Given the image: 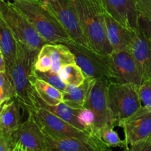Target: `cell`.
<instances>
[{"mask_svg":"<svg viewBox=\"0 0 151 151\" xmlns=\"http://www.w3.org/2000/svg\"><path fill=\"white\" fill-rule=\"evenodd\" d=\"M4 102H5V100H4V98H3V97L0 95V109H1V106H2L3 103H4Z\"/></svg>","mask_w":151,"mask_h":151,"instance_id":"34","label":"cell"},{"mask_svg":"<svg viewBox=\"0 0 151 151\" xmlns=\"http://www.w3.org/2000/svg\"><path fill=\"white\" fill-rule=\"evenodd\" d=\"M27 119L21 124L17 131L12 135L13 145H20L24 151H45V136L34 118L30 111H28Z\"/></svg>","mask_w":151,"mask_h":151,"instance_id":"10","label":"cell"},{"mask_svg":"<svg viewBox=\"0 0 151 151\" xmlns=\"http://www.w3.org/2000/svg\"><path fill=\"white\" fill-rule=\"evenodd\" d=\"M32 75H35L37 78L43 80L47 83L50 84L52 86L55 87L63 92L66 87V84L63 82L60 78L58 73L52 72V70H49L47 72H39V71L32 70Z\"/></svg>","mask_w":151,"mask_h":151,"instance_id":"24","label":"cell"},{"mask_svg":"<svg viewBox=\"0 0 151 151\" xmlns=\"http://www.w3.org/2000/svg\"><path fill=\"white\" fill-rule=\"evenodd\" d=\"M92 80V78L86 77L83 83L81 86H66V88L63 91V103L72 109H83Z\"/></svg>","mask_w":151,"mask_h":151,"instance_id":"19","label":"cell"},{"mask_svg":"<svg viewBox=\"0 0 151 151\" xmlns=\"http://www.w3.org/2000/svg\"><path fill=\"white\" fill-rule=\"evenodd\" d=\"M0 49L4 55L6 72H8L15 60L17 41L8 27L0 17Z\"/></svg>","mask_w":151,"mask_h":151,"instance_id":"20","label":"cell"},{"mask_svg":"<svg viewBox=\"0 0 151 151\" xmlns=\"http://www.w3.org/2000/svg\"><path fill=\"white\" fill-rule=\"evenodd\" d=\"M131 52L144 79H151V43L139 29L135 31Z\"/></svg>","mask_w":151,"mask_h":151,"instance_id":"15","label":"cell"},{"mask_svg":"<svg viewBox=\"0 0 151 151\" xmlns=\"http://www.w3.org/2000/svg\"><path fill=\"white\" fill-rule=\"evenodd\" d=\"M0 71L1 72H4L6 71V66H5V61H4V55H3L2 52L0 49Z\"/></svg>","mask_w":151,"mask_h":151,"instance_id":"32","label":"cell"},{"mask_svg":"<svg viewBox=\"0 0 151 151\" xmlns=\"http://www.w3.org/2000/svg\"><path fill=\"white\" fill-rule=\"evenodd\" d=\"M110 81L139 86L144 81L141 70L130 50L114 51L109 55Z\"/></svg>","mask_w":151,"mask_h":151,"instance_id":"9","label":"cell"},{"mask_svg":"<svg viewBox=\"0 0 151 151\" xmlns=\"http://www.w3.org/2000/svg\"><path fill=\"white\" fill-rule=\"evenodd\" d=\"M20 103L16 98L7 100L3 103L0 110V131L12 137L20 127L22 122Z\"/></svg>","mask_w":151,"mask_h":151,"instance_id":"16","label":"cell"},{"mask_svg":"<svg viewBox=\"0 0 151 151\" xmlns=\"http://www.w3.org/2000/svg\"><path fill=\"white\" fill-rule=\"evenodd\" d=\"M13 146L11 137L0 131V151H11Z\"/></svg>","mask_w":151,"mask_h":151,"instance_id":"30","label":"cell"},{"mask_svg":"<svg viewBox=\"0 0 151 151\" xmlns=\"http://www.w3.org/2000/svg\"><path fill=\"white\" fill-rule=\"evenodd\" d=\"M33 114L44 135L52 138L91 139L96 137L88 131H81L42 108L28 109Z\"/></svg>","mask_w":151,"mask_h":151,"instance_id":"8","label":"cell"},{"mask_svg":"<svg viewBox=\"0 0 151 151\" xmlns=\"http://www.w3.org/2000/svg\"><path fill=\"white\" fill-rule=\"evenodd\" d=\"M0 17L18 42L37 52L47 44L37 33L26 16L10 1L0 0Z\"/></svg>","mask_w":151,"mask_h":151,"instance_id":"5","label":"cell"},{"mask_svg":"<svg viewBox=\"0 0 151 151\" xmlns=\"http://www.w3.org/2000/svg\"><path fill=\"white\" fill-rule=\"evenodd\" d=\"M0 95L5 101L10 99L16 98L11 79L6 71H0Z\"/></svg>","mask_w":151,"mask_h":151,"instance_id":"25","label":"cell"},{"mask_svg":"<svg viewBox=\"0 0 151 151\" xmlns=\"http://www.w3.org/2000/svg\"><path fill=\"white\" fill-rule=\"evenodd\" d=\"M139 95L142 106L151 109V79H145L139 86Z\"/></svg>","mask_w":151,"mask_h":151,"instance_id":"26","label":"cell"},{"mask_svg":"<svg viewBox=\"0 0 151 151\" xmlns=\"http://www.w3.org/2000/svg\"><path fill=\"white\" fill-rule=\"evenodd\" d=\"M38 52L17 41V49L15 60L11 68L7 72L11 79L15 97L20 103L22 109L26 110L32 109L31 94L33 91L29 78L32 74L33 63Z\"/></svg>","mask_w":151,"mask_h":151,"instance_id":"3","label":"cell"},{"mask_svg":"<svg viewBox=\"0 0 151 151\" xmlns=\"http://www.w3.org/2000/svg\"><path fill=\"white\" fill-rule=\"evenodd\" d=\"M11 151H24V150L22 148L20 145L18 144V143H16V144H14V146H13V149H12Z\"/></svg>","mask_w":151,"mask_h":151,"instance_id":"33","label":"cell"},{"mask_svg":"<svg viewBox=\"0 0 151 151\" xmlns=\"http://www.w3.org/2000/svg\"><path fill=\"white\" fill-rule=\"evenodd\" d=\"M12 3L26 16L46 42L67 44L73 41L61 24L40 0H16Z\"/></svg>","mask_w":151,"mask_h":151,"instance_id":"2","label":"cell"},{"mask_svg":"<svg viewBox=\"0 0 151 151\" xmlns=\"http://www.w3.org/2000/svg\"><path fill=\"white\" fill-rule=\"evenodd\" d=\"M109 80L106 78L93 79L90 84L84 108L91 110L95 116L94 136L100 138L101 131L106 127H114L108 97Z\"/></svg>","mask_w":151,"mask_h":151,"instance_id":"6","label":"cell"},{"mask_svg":"<svg viewBox=\"0 0 151 151\" xmlns=\"http://www.w3.org/2000/svg\"><path fill=\"white\" fill-rule=\"evenodd\" d=\"M137 7L138 10L151 16V0H137Z\"/></svg>","mask_w":151,"mask_h":151,"instance_id":"31","label":"cell"},{"mask_svg":"<svg viewBox=\"0 0 151 151\" xmlns=\"http://www.w3.org/2000/svg\"><path fill=\"white\" fill-rule=\"evenodd\" d=\"M139 11V29L145 35L151 43V16L145 13Z\"/></svg>","mask_w":151,"mask_h":151,"instance_id":"28","label":"cell"},{"mask_svg":"<svg viewBox=\"0 0 151 151\" xmlns=\"http://www.w3.org/2000/svg\"><path fill=\"white\" fill-rule=\"evenodd\" d=\"M40 51L50 56L52 61L51 70L55 73L58 74L61 68L66 65L75 63V55L65 44L47 43L43 46Z\"/></svg>","mask_w":151,"mask_h":151,"instance_id":"18","label":"cell"},{"mask_svg":"<svg viewBox=\"0 0 151 151\" xmlns=\"http://www.w3.org/2000/svg\"><path fill=\"white\" fill-rule=\"evenodd\" d=\"M58 75L66 85L77 86L83 83L86 78L82 69L76 63H72L62 67L58 72Z\"/></svg>","mask_w":151,"mask_h":151,"instance_id":"22","label":"cell"},{"mask_svg":"<svg viewBox=\"0 0 151 151\" xmlns=\"http://www.w3.org/2000/svg\"><path fill=\"white\" fill-rule=\"evenodd\" d=\"M100 138L109 147H118L125 150L128 148L125 140L121 139L118 133L114 130V127L105 128L100 133Z\"/></svg>","mask_w":151,"mask_h":151,"instance_id":"23","label":"cell"},{"mask_svg":"<svg viewBox=\"0 0 151 151\" xmlns=\"http://www.w3.org/2000/svg\"><path fill=\"white\" fill-rule=\"evenodd\" d=\"M103 9L124 26L139 29L137 0H99Z\"/></svg>","mask_w":151,"mask_h":151,"instance_id":"13","label":"cell"},{"mask_svg":"<svg viewBox=\"0 0 151 151\" xmlns=\"http://www.w3.org/2000/svg\"><path fill=\"white\" fill-rule=\"evenodd\" d=\"M88 47L109 56L113 52L107 38L105 10L99 0H72Z\"/></svg>","mask_w":151,"mask_h":151,"instance_id":"1","label":"cell"},{"mask_svg":"<svg viewBox=\"0 0 151 151\" xmlns=\"http://www.w3.org/2000/svg\"><path fill=\"white\" fill-rule=\"evenodd\" d=\"M31 101L32 103V108L38 107L46 109V110L52 113L53 114L58 116L63 120L66 121V122L73 125L75 128H78L81 131H85L83 127L80 122L79 118H78L80 109H72V108L69 107V106L65 104L63 102L55 105V106L47 105V103H45L41 100V98L38 97V94L34 91V89L32 94H31Z\"/></svg>","mask_w":151,"mask_h":151,"instance_id":"17","label":"cell"},{"mask_svg":"<svg viewBox=\"0 0 151 151\" xmlns=\"http://www.w3.org/2000/svg\"><path fill=\"white\" fill-rule=\"evenodd\" d=\"M45 136V151H102L111 149L101 139L52 138Z\"/></svg>","mask_w":151,"mask_h":151,"instance_id":"12","label":"cell"},{"mask_svg":"<svg viewBox=\"0 0 151 151\" xmlns=\"http://www.w3.org/2000/svg\"><path fill=\"white\" fill-rule=\"evenodd\" d=\"M29 81L35 93L47 105L55 106L63 102V92L55 87L37 78L32 74L29 78Z\"/></svg>","mask_w":151,"mask_h":151,"instance_id":"21","label":"cell"},{"mask_svg":"<svg viewBox=\"0 0 151 151\" xmlns=\"http://www.w3.org/2000/svg\"><path fill=\"white\" fill-rule=\"evenodd\" d=\"M3 1H10V2H13V1H16V0H3Z\"/></svg>","mask_w":151,"mask_h":151,"instance_id":"35","label":"cell"},{"mask_svg":"<svg viewBox=\"0 0 151 151\" xmlns=\"http://www.w3.org/2000/svg\"><path fill=\"white\" fill-rule=\"evenodd\" d=\"M102 151H112L111 149H109V150H102Z\"/></svg>","mask_w":151,"mask_h":151,"instance_id":"36","label":"cell"},{"mask_svg":"<svg viewBox=\"0 0 151 151\" xmlns=\"http://www.w3.org/2000/svg\"><path fill=\"white\" fill-rule=\"evenodd\" d=\"M0 110H1V109H0Z\"/></svg>","mask_w":151,"mask_h":151,"instance_id":"37","label":"cell"},{"mask_svg":"<svg viewBox=\"0 0 151 151\" xmlns=\"http://www.w3.org/2000/svg\"><path fill=\"white\" fill-rule=\"evenodd\" d=\"M109 104L114 126H119L124 119L132 116L142 107L139 86L127 83L109 81Z\"/></svg>","mask_w":151,"mask_h":151,"instance_id":"4","label":"cell"},{"mask_svg":"<svg viewBox=\"0 0 151 151\" xmlns=\"http://www.w3.org/2000/svg\"><path fill=\"white\" fill-rule=\"evenodd\" d=\"M125 151H151V137L131 145Z\"/></svg>","mask_w":151,"mask_h":151,"instance_id":"29","label":"cell"},{"mask_svg":"<svg viewBox=\"0 0 151 151\" xmlns=\"http://www.w3.org/2000/svg\"><path fill=\"white\" fill-rule=\"evenodd\" d=\"M105 23L107 38L114 51H131L135 31L124 26L105 10Z\"/></svg>","mask_w":151,"mask_h":151,"instance_id":"14","label":"cell"},{"mask_svg":"<svg viewBox=\"0 0 151 151\" xmlns=\"http://www.w3.org/2000/svg\"><path fill=\"white\" fill-rule=\"evenodd\" d=\"M75 55V63L86 77L92 79L106 78L110 81L109 56L103 55L75 41L65 44Z\"/></svg>","mask_w":151,"mask_h":151,"instance_id":"7","label":"cell"},{"mask_svg":"<svg viewBox=\"0 0 151 151\" xmlns=\"http://www.w3.org/2000/svg\"><path fill=\"white\" fill-rule=\"evenodd\" d=\"M52 61L50 56L46 53L39 51L33 63V69L39 72H47L51 70Z\"/></svg>","mask_w":151,"mask_h":151,"instance_id":"27","label":"cell"},{"mask_svg":"<svg viewBox=\"0 0 151 151\" xmlns=\"http://www.w3.org/2000/svg\"><path fill=\"white\" fill-rule=\"evenodd\" d=\"M123 128L128 147L151 137V109L142 107L119 123Z\"/></svg>","mask_w":151,"mask_h":151,"instance_id":"11","label":"cell"}]
</instances>
